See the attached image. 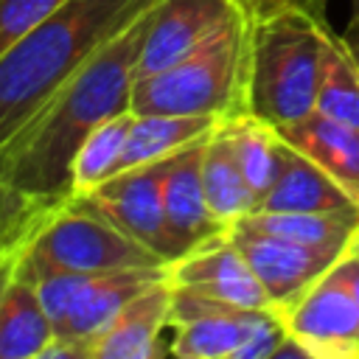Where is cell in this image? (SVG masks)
<instances>
[{
    "mask_svg": "<svg viewBox=\"0 0 359 359\" xmlns=\"http://www.w3.org/2000/svg\"><path fill=\"white\" fill-rule=\"evenodd\" d=\"M151 8L95 50L48 109L0 154L3 182L42 202L70 196V163L84 137L132 104L137 56Z\"/></svg>",
    "mask_w": 359,
    "mask_h": 359,
    "instance_id": "cell-1",
    "label": "cell"
},
{
    "mask_svg": "<svg viewBox=\"0 0 359 359\" xmlns=\"http://www.w3.org/2000/svg\"><path fill=\"white\" fill-rule=\"evenodd\" d=\"M160 0H67L0 53V154L81 65Z\"/></svg>",
    "mask_w": 359,
    "mask_h": 359,
    "instance_id": "cell-2",
    "label": "cell"
},
{
    "mask_svg": "<svg viewBox=\"0 0 359 359\" xmlns=\"http://www.w3.org/2000/svg\"><path fill=\"white\" fill-rule=\"evenodd\" d=\"M328 17L280 8L247 17L244 112L283 129L314 112Z\"/></svg>",
    "mask_w": 359,
    "mask_h": 359,
    "instance_id": "cell-3",
    "label": "cell"
},
{
    "mask_svg": "<svg viewBox=\"0 0 359 359\" xmlns=\"http://www.w3.org/2000/svg\"><path fill=\"white\" fill-rule=\"evenodd\" d=\"M247 17H233L194 53L165 70L140 76L132 84L129 109L137 115H208L233 118L244 112Z\"/></svg>",
    "mask_w": 359,
    "mask_h": 359,
    "instance_id": "cell-4",
    "label": "cell"
},
{
    "mask_svg": "<svg viewBox=\"0 0 359 359\" xmlns=\"http://www.w3.org/2000/svg\"><path fill=\"white\" fill-rule=\"evenodd\" d=\"M17 266L22 272H112L168 266V261L126 236L81 199L67 196L39 213Z\"/></svg>",
    "mask_w": 359,
    "mask_h": 359,
    "instance_id": "cell-5",
    "label": "cell"
},
{
    "mask_svg": "<svg viewBox=\"0 0 359 359\" xmlns=\"http://www.w3.org/2000/svg\"><path fill=\"white\" fill-rule=\"evenodd\" d=\"M17 272L22 269L17 266ZM22 275L36 286V294L56 334L42 359H87V345L118 317V311L132 297L163 280L168 275V266Z\"/></svg>",
    "mask_w": 359,
    "mask_h": 359,
    "instance_id": "cell-6",
    "label": "cell"
},
{
    "mask_svg": "<svg viewBox=\"0 0 359 359\" xmlns=\"http://www.w3.org/2000/svg\"><path fill=\"white\" fill-rule=\"evenodd\" d=\"M168 325L174 328L168 353L180 359H275L286 339L278 309H238L180 289L171 297Z\"/></svg>",
    "mask_w": 359,
    "mask_h": 359,
    "instance_id": "cell-7",
    "label": "cell"
},
{
    "mask_svg": "<svg viewBox=\"0 0 359 359\" xmlns=\"http://www.w3.org/2000/svg\"><path fill=\"white\" fill-rule=\"evenodd\" d=\"M280 317L309 359H359V309L339 261L280 309Z\"/></svg>",
    "mask_w": 359,
    "mask_h": 359,
    "instance_id": "cell-8",
    "label": "cell"
},
{
    "mask_svg": "<svg viewBox=\"0 0 359 359\" xmlns=\"http://www.w3.org/2000/svg\"><path fill=\"white\" fill-rule=\"evenodd\" d=\"M171 157L118 171L93 191L76 196L87 208L109 219L115 227H121L126 236L154 250L168 264H171V244L163 219V177Z\"/></svg>",
    "mask_w": 359,
    "mask_h": 359,
    "instance_id": "cell-9",
    "label": "cell"
},
{
    "mask_svg": "<svg viewBox=\"0 0 359 359\" xmlns=\"http://www.w3.org/2000/svg\"><path fill=\"white\" fill-rule=\"evenodd\" d=\"M227 238L238 247L255 278L264 283L272 306L280 311L300 297L314 280H320L345 252L309 247L283 236L255 230L244 222L227 227Z\"/></svg>",
    "mask_w": 359,
    "mask_h": 359,
    "instance_id": "cell-10",
    "label": "cell"
},
{
    "mask_svg": "<svg viewBox=\"0 0 359 359\" xmlns=\"http://www.w3.org/2000/svg\"><path fill=\"white\" fill-rule=\"evenodd\" d=\"M236 0H160L149 17L135 79L165 70L194 53L236 14Z\"/></svg>",
    "mask_w": 359,
    "mask_h": 359,
    "instance_id": "cell-11",
    "label": "cell"
},
{
    "mask_svg": "<svg viewBox=\"0 0 359 359\" xmlns=\"http://www.w3.org/2000/svg\"><path fill=\"white\" fill-rule=\"evenodd\" d=\"M168 283L208 300L238 309H275L264 283L255 278L238 247L222 233L210 244L168 264Z\"/></svg>",
    "mask_w": 359,
    "mask_h": 359,
    "instance_id": "cell-12",
    "label": "cell"
},
{
    "mask_svg": "<svg viewBox=\"0 0 359 359\" xmlns=\"http://www.w3.org/2000/svg\"><path fill=\"white\" fill-rule=\"evenodd\" d=\"M208 137L177 151L163 177V219H165V233H168V244H171V261L182 258V255L210 244L222 233H227V227L213 216V210L208 208V199H205L202 149H205Z\"/></svg>",
    "mask_w": 359,
    "mask_h": 359,
    "instance_id": "cell-13",
    "label": "cell"
},
{
    "mask_svg": "<svg viewBox=\"0 0 359 359\" xmlns=\"http://www.w3.org/2000/svg\"><path fill=\"white\" fill-rule=\"evenodd\" d=\"M174 289L168 275L132 297L118 317L87 345V359H151L168 353V345H160L163 328H168Z\"/></svg>",
    "mask_w": 359,
    "mask_h": 359,
    "instance_id": "cell-14",
    "label": "cell"
},
{
    "mask_svg": "<svg viewBox=\"0 0 359 359\" xmlns=\"http://www.w3.org/2000/svg\"><path fill=\"white\" fill-rule=\"evenodd\" d=\"M258 210H359V199L317 160L289 143L283 168Z\"/></svg>",
    "mask_w": 359,
    "mask_h": 359,
    "instance_id": "cell-15",
    "label": "cell"
},
{
    "mask_svg": "<svg viewBox=\"0 0 359 359\" xmlns=\"http://www.w3.org/2000/svg\"><path fill=\"white\" fill-rule=\"evenodd\" d=\"M278 132L294 149L317 160L334 180H339L359 199V126L311 112L309 118Z\"/></svg>",
    "mask_w": 359,
    "mask_h": 359,
    "instance_id": "cell-16",
    "label": "cell"
},
{
    "mask_svg": "<svg viewBox=\"0 0 359 359\" xmlns=\"http://www.w3.org/2000/svg\"><path fill=\"white\" fill-rule=\"evenodd\" d=\"M222 121L219 118H208V115H137L132 112V126L118 160V171L126 168H137L154 160H165L182 149H188L191 143L208 137Z\"/></svg>",
    "mask_w": 359,
    "mask_h": 359,
    "instance_id": "cell-17",
    "label": "cell"
},
{
    "mask_svg": "<svg viewBox=\"0 0 359 359\" xmlns=\"http://www.w3.org/2000/svg\"><path fill=\"white\" fill-rule=\"evenodd\" d=\"M56 339L36 286L14 272L0 303V359H42Z\"/></svg>",
    "mask_w": 359,
    "mask_h": 359,
    "instance_id": "cell-18",
    "label": "cell"
},
{
    "mask_svg": "<svg viewBox=\"0 0 359 359\" xmlns=\"http://www.w3.org/2000/svg\"><path fill=\"white\" fill-rule=\"evenodd\" d=\"M222 132L227 135L230 149L236 154V163L247 180V185L258 196V208H261V199L275 185V180L283 168V157H286L289 143L283 140L278 126H272V123H266L250 112H238L233 118H224Z\"/></svg>",
    "mask_w": 359,
    "mask_h": 359,
    "instance_id": "cell-19",
    "label": "cell"
},
{
    "mask_svg": "<svg viewBox=\"0 0 359 359\" xmlns=\"http://www.w3.org/2000/svg\"><path fill=\"white\" fill-rule=\"evenodd\" d=\"M202 185H205V199L213 216L230 227L241 219H247L252 210H258V196L247 185L236 154L230 149L227 135L222 132V123L210 132L202 149Z\"/></svg>",
    "mask_w": 359,
    "mask_h": 359,
    "instance_id": "cell-20",
    "label": "cell"
},
{
    "mask_svg": "<svg viewBox=\"0 0 359 359\" xmlns=\"http://www.w3.org/2000/svg\"><path fill=\"white\" fill-rule=\"evenodd\" d=\"M244 224L309 247L348 252L359 230V210H252Z\"/></svg>",
    "mask_w": 359,
    "mask_h": 359,
    "instance_id": "cell-21",
    "label": "cell"
},
{
    "mask_svg": "<svg viewBox=\"0 0 359 359\" xmlns=\"http://www.w3.org/2000/svg\"><path fill=\"white\" fill-rule=\"evenodd\" d=\"M129 126H132V109L104 121L98 129H93L84 137V143L79 146L70 163V196H81L115 174Z\"/></svg>",
    "mask_w": 359,
    "mask_h": 359,
    "instance_id": "cell-22",
    "label": "cell"
},
{
    "mask_svg": "<svg viewBox=\"0 0 359 359\" xmlns=\"http://www.w3.org/2000/svg\"><path fill=\"white\" fill-rule=\"evenodd\" d=\"M314 112L359 126V65L353 62L339 34H331L325 45Z\"/></svg>",
    "mask_w": 359,
    "mask_h": 359,
    "instance_id": "cell-23",
    "label": "cell"
},
{
    "mask_svg": "<svg viewBox=\"0 0 359 359\" xmlns=\"http://www.w3.org/2000/svg\"><path fill=\"white\" fill-rule=\"evenodd\" d=\"M67 0H0V53L56 14Z\"/></svg>",
    "mask_w": 359,
    "mask_h": 359,
    "instance_id": "cell-24",
    "label": "cell"
},
{
    "mask_svg": "<svg viewBox=\"0 0 359 359\" xmlns=\"http://www.w3.org/2000/svg\"><path fill=\"white\" fill-rule=\"evenodd\" d=\"M45 205H50V202L31 199L0 180V244L14 238L17 233H22Z\"/></svg>",
    "mask_w": 359,
    "mask_h": 359,
    "instance_id": "cell-25",
    "label": "cell"
},
{
    "mask_svg": "<svg viewBox=\"0 0 359 359\" xmlns=\"http://www.w3.org/2000/svg\"><path fill=\"white\" fill-rule=\"evenodd\" d=\"M238 11L244 17H258V14H269V11H280V8H294V11H306L314 17H328V0H236Z\"/></svg>",
    "mask_w": 359,
    "mask_h": 359,
    "instance_id": "cell-26",
    "label": "cell"
},
{
    "mask_svg": "<svg viewBox=\"0 0 359 359\" xmlns=\"http://www.w3.org/2000/svg\"><path fill=\"white\" fill-rule=\"evenodd\" d=\"M339 269H342V275H345V280H348V286H351V294H353V300H356V309H359V261L345 252V255L339 258Z\"/></svg>",
    "mask_w": 359,
    "mask_h": 359,
    "instance_id": "cell-27",
    "label": "cell"
},
{
    "mask_svg": "<svg viewBox=\"0 0 359 359\" xmlns=\"http://www.w3.org/2000/svg\"><path fill=\"white\" fill-rule=\"evenodd\" d=\"M50 205H53V202H50ZM45 208H48V205H45ZM45 208H42V210H45ZM42 210H39V213H42ZM39 213H36V219H39ZM36 219H34V222H31V224H28V227H25L22 233H17L14 238H8V241H3V244H0V269H3V266H6V261H8V258H11V255H14V252H17L20 247H22V241L28 238L31 227L36 224Z\"/></svg>",
    "mask_w": 359,
    "mask_h": 359,
    "instance_id": "cell-28",
    "label": "cell"
},
{
    "mask_svg": "<svg viewBox=\"0 0 359 359\" xmlns=\"http://www.w3.org/2000/svg\"><path fill=\"white\" fill-rule=\"evenodd\" d=\"M339 36H342L345 48L351 50L353 62L359 65V14H351V22H348V28H345V31H342Z\"/></svg>",
    "mask_w": 359,
    "mask_h": 359,
    "instance_id": "cell-29",
    "label": "cell"
},
{
    "mask_svg": "<svg viewBox=\"0 0 359 359\" xmlns=\"http://www.w3.org/2000/svg\"><path fill=\"white\" fill-rule=\"evenodd\" d=\"M25 244V241H22ZM20 252H22V247L6 261V266L0 269V303H3V294H6V289H8V283H11V278H14V272H17V261H20Z\"/></svg>",
    "mask_w": 359,
    "mask_h": 359,
    "instance_id": "cell-30",
    "label": "cell"
},
{
    "mask_svg": "<svg viewBox=\"0 0 359 359\" xmlns=\"http://www.w3.org/2000/svg\"><path fill=\"white\" fill-rule=\"evenodd\" d=\"M348 255H353V258L359 261V230L353 233V238H351V244H348Z\"/></svg>",
    "mask_w": 359,
    "mask_h": 359,
    "instance_id": "cell-31",
    "label": "cell"
},
{
    "mask_svg": "<svg viewBox=\"0 0 359 359\" xmlns=\"http://www.w3.org/2000/svg\"><path fill=\"white\" fill-rule=\"evenodd\" d=\"M351 8H353L351 14H359V0H351Z\"/></svg>",
    "mask_w": 359,
    "mask_h": 359,
    "instance_id": "cell-32",
    "label": "cell"
}]
</instances>
